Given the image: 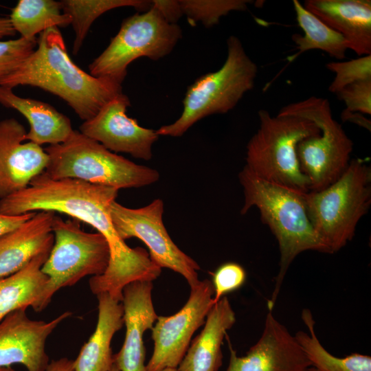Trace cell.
Listing matches in <instances>:
<instances>
[{"label":"cell","instance_id":"ab89813d","mask_svg":"<svg viewBox=\"0 0 371 371\" xmlns=\"http://www.w3.org/2000/svg\"><path fill=\"white\" fill-rule=\"evenodd\" d=\"M162 371H178L177 368H166Z\"/></svg>","mask_w":371,"mask_h":371},{"label":"cell","instance_id":"f546056e","mask_svg":"<svg viewBox=\"0 0 371 371\" xmlns=\"http://www.w3.org/2000/svg\"><path fill=\"white\" fill-rule=\"evenodd\" d=\"M36 41L19 37L0 41V80L16 69L35 49Z\"/></svg>","mask_w":371,"mask_h":371},{"label":"cell","instance_id":"52a82bcc","mask_svg":"<svg viewBox=\"0 0 371 371\" xmlns=\"http://www.w3.org/2000/svg\"><path fill=\"white\" fill-rule=\"evenodd\" d=\"M45 150L49 156L45 172L53 179L71 178L120 190L150 185L159 179L155 169L117 155L78 130L65 142Z\"/></svg>","mask_w":371,"mask_h":371},{"label":"cell","instance_id":"6da1fadb","mask_svg":"<svg viewBox=\"0 0 371 371\" xmlns=\"http://www.w3.org/2000/svg\"><path fill=\"white\" fill-rule=\"evenodd\" d=\"M118 191L76 179H53L44 171L26 188L0 199V214L51 211L92 226L105 238L110 250L108 267L98 281L105 289L118 292L131 282L149 279L155 269L149 253L142 247H130L114 228L110 208Z\"/></svg>","mask_w":371,"mask_h":371},{"label":"cell","instance_id":"1f68e13d","mask_svg":"<svg viewBox=\"0 0 371 371\" xmlns=\"http://www.w3.org/2000/svg\"><path fill=\"white\" fill-rule=\"evenodd\" d=\"M346 104V111L371 114V80L351 84L337 93Z\"/></svg>","mask_w":371,"mask_h":371},{"label":"cell","instance_id":"7402d4cb","mask_svg":"<svg viewBox=\"0 0 371 371\" xmlns=\"http://www.w3.org/2000/svg\"><path fill=\"white\" fill-rule=\"evenodd\" d=\"M98 317L95 329L74 361L75 371H109L113 364L112 338L123 326V306L108 293L96 295Z\"/></svg>","mask_w":371,"mask_h":371},{"label":"cell","instance_id":"8d00e7d4","mask_svg":"<svg viewBox=\"0 0 371 371\" xmlns=\"http://www.w3.org/2000/svg\"><path fill=\"white\" fill-rule=\"evenodd\" d=\"M16 32L13 29L9 18L0 16V39L14 36Z\"/></svg>","mask_w":371,"mask_h":371},{"label":"cell","instance_id":"484cf974","mask_svg":"<svg viewBox=\"0 0 371 371\" xmlns=\"http://www.w3.org/2000/svg\"><path fill=\"white\" fill-rule=\"evenodd\" d=\"M302 319L308 333L300 330L294 336L312 367L319 371H371L370 356L352 353L345 357H337L327 351L317 337L315 321L309 309H303Z\"/></svg>","mask_w":371,"mask_h":371},{"label":"cell","instance_id":"4dcf8cb0","mask_svg":"<svg viewBox=\"0 0 371 371\" xmlns=\"http://www.w3.org/2000/svg\"><path fill=\"white\" fill-rule=\"evenodd\" d=\"M214 304L225 294L240 289L245 282L247 274L244 268L236 262H225L212 273Z\"/></svg>","mask_w":371,"mask_h":371},{"label":"cell","instance_id":"2e32d148","mask_svg":"<svg viewBox=\"0 0 371 371\" xmlns=\"http://www.w3.org/2000/svg\"><path fill=\"white\" fill-rule=\"evenodd\" d=\"M24 126L14 118L0 121V199L26 188L44 172L49 156L41 146L25 141Z\"/></svg>","mask_w":371,"mask_h":371},{"label":"cell","instance_id":"8fae6325","mask_svg":"<svg viewBox=\"0 0 371 371\" xmlns=\"http://www.w3.org/2000/svg\"><path fill=\"white\" fill-rule=\"evenodd\" d=\"M164 210V201L160 199L136 209L124 207L115 201L110 214L114 228L122 240L133 237L141 240L157 265L181 274L192 287L200 281L197 272L200 267L171 239L163 222Z\"/></svg>","mask_w":371,"mask_h":371},{"label":"cell","instance_id":"9a60e30c","mask_svg":"<svg viewBox=\"0 0 371 371\" xmlns=\"http://www.w3.org/2000/svg\"><path fill=\"white\" fill-rule=\"evenodd\" d=\"M71 315L66 311L46 322L30 319L26 309L9 313L0 322V367L19 363L27 371H46L49 363L46 340Z\"/></svg>","mask_w":371,"mask_h":371},{"label":"cell","instance_id":"8992f818","mask_svg":"<svg viewBox=\"0 0 371 371\" xmlns=\"http://www.w3.org/2000/svg\"><path fill=\"white\" fill-rule=\"evenodd\" d=\"M309 219L330 254L350 241L371 204V168L366 160H350L334 183L304 194Z\"/></svg>","mask_w":371,"mask_h":371},{"label":"cell","instance_id":"5b68a950","mask_svg":"<svg viewBox=\"0 0 371 371\" xmlns=\"http://www.w3.org/2000/svg\"><path fill=\"white\" fill-rule=\"evenodd\" d=\"M227 46V58L221 67L201 76L188 87L180 117L156 130L159 136H182L200 120L233 109L254 88L258 73L256 64L237 36H229Z\"/></svg>","mask_w":371,"mask_h":371},{"label":"cell","instance_id":"74e56055","mask_svg":"<svg viewBox=\"0 0 371 371\" xmlns=\"http://www.w3.org/2000/svg\"><path fill=\"white\" fill-rule=\"evenodd\" d=\"M0 371H16L11 366H2L0 367Z\"/></svg>","mask_w":371,"mask_h":371},{"label":"cell","instance_id":"83f0119b","mask_svg":"<svg viewBox=\"0 0 371 371\" xmlns=\"http://www.w3.org/2000/svg\"><path fill=\"white\" fill-rule=\"evenodd\" d=\"M253 1L248 0H181L183 14L190 24L201 22L205 27H212L220 19L233 11H245Z\"/></svg>","mask_w":371,"mask_h":371},{"label":"cell","instance_id":"30bf717a","mask_svg":"<svg viewBox=\"0 0 371 371\" xmlns=\"http://www.w3.org/2000/svg\"><path fill=\"white\" fill-rule=\"evenodd\" d=\"M54 243L41 271L48 277L39 311L59 289L73 286L87 276L103 274L108 267L110 250L100 233L81 229L78 220L64 221L55 216L52 223Z\"/></svg>","mask_w":371,"mask_h":371},{"label":"cell","instance_id":"60d3db41","mask_svg":"<svg viewBox=\"0 0 371 371\" xmlns=\"http://www.w3.org/2000/svg\"><path fill=\"white\" fill-rule=\"evenodd\" d=\"M308 371H319L317 370L316 368H313V367H311Z\"/></svg>","mask_w":371,"mask_h":371},{"label":"cell","instance_id":"d6a6232c","mask_svg":"<svg viewBox=\"0 0 371 371\" xmlns=\"http://www.w3.org/2000/svg\"><path fill=\"white\" fill-rule=\"evenodd\" d=\"M152 5L157 8L164 19L170 23H176L183 14L179 1H152Z\"/></svg>","mask_w":371,"mask_h":371},{"label":"cell","instance_id":"603a6c76","mask_svg":"<svg viewBox=\"0 0 371 371\" xmlns=\"http://www.w3.org/2000/svg\"><path fill=\"white\" fill-rule=\"evenodd\" d=\"M50 251L38 254L19 271L0 280V321L16 310L30 306L39 312L48 282L41 268Z\"/></svg>","mask_w":371,"mask_h":371},{"label":"cell","instance_id":"836d02e7","mask_svg":"<svg viewBox=\"0 0 371 371\" xmlns=\"http://www.w3.org/2000/svg\"><path fill=\"white\" fill-rule=\"evenodd\" d=\"M36 213L33 212L18 216H8L0 214V238L21 226L33 217Z\"/></svg>","mask_w":371,"mask_h":371},{"label":"cell","instance_id":"4fadbf2b","mask_svg":"<svg viewBox=\"0 0 371 371\" xmlns=\"http://www.w3.org/2000/svg\"><path fill=\"white\" fill-rule=\"evenodd\" d=\"M130 105L127 95L123 93L117 95L94 117L84 121L79 131L115 153H125L149 160L153 156V145L159 135L156 130L141 126L137 120L127 115Z\"/></svg>","mask_w":371,"mask_h":371},{"label":"cell","instance_id":"f35d334b","mask_svg":"<svg viewBox=\"0 0 371 371\" xmlns=\"http://www.w3.org/2000/svg\"><path fill=\"white\" fill-rule=\"evenodd\" d=\"M109 371H120V370L117 368V367L116 366V365L113 363L111 368L110 369Z\"/></svg>","mask_w":371,"mask_h":371},{"label":"cell","instance_id":"44dd1931","mask_svg":"<svg viewBox=\"0 0 371 371\" xmlns=\"http://www.w3.org/2000/svg\"><path fill=\"white\" fill-rule=\"evenodd\" d=\"M0 104L15 109L27 119L30 130L25 135V141L39 146L56 145L65 142L74 131L69 118L49 104L20 97L12 89L1 85Z\"/></svg>","mask_w":371,"mask_h":371},{"label":"cell","instance_id":"d6986e66","mask_svg":"<svg viewBox=\"0 0 371 371\" xmlns=\"http://www.w3.org/2000/svg\"><path fill=\"white\" fill-rule=\"evenodd\" d=\"M55 216L51 211L36 212L0 238V280L19 271L38 254L52 250Z\"/></svg>","mask_w":371,"mask_h":371},{"label":"cell","instance_id":"5bb4252c","mask_svg":"<svg viewBox=\"0 0 371 371\" xmlns=\"http://www.w3.org/2000/svg\"><path fill=\"white\" fill-rule=\"evenodd\" d=\"M229 350L226 371H308L312 365L288 329L269 311L262 333L245 356H238L227 336Z\"/></svg>","mask_w":371,"mask_h":371},{"label":"cell","instance_id":"cb8c5ba5","mask_svg":"<svg viewBox=\"0 0 371 371\" xmlns=\"http://www.w3.org/2000/svg\"><path fill=\"white\" fill-rule=\"evenodd\" d=\"M293 5L296 21L304 34H294L291 36L297 52L289 56L288 61L291 63L302 54L312 49L322 50L338 60L344 59L349 49L344 36L307 10L298 0H293Z\"/></svg>","mask_w":371,"mask_h":371},{"label":"cell","instance_id":"7a4b0ae2","mask_svg":"<svg viewBox=\"0 0 371 371\" xmlns=\"http://www.w3.org/2000/svg\"><path fill=\"white\" fill-rule=\"evenodd\" d=\"M0 85L12 89L24 85L38 87L60 98L84 121L122 93V85L94 77L72 61L58 27L41 32L35 49L0 80Z\"/></svg>","mask_w":371,"mask_h":371},{"label":"cell","instance_id":"f1b7e54d","mask_svg":"<svg viewBox=\"0 0 371 371\" xmlns=\"http://www.w3.org/2000/svg\"><path fill=\"white\" fill-rule=\"evenodd\" d=\"M326 67L335 74L328 87L333 93L337 94L355 82L371 80V54L347 61L330 62Z\"/></svg>","mask_w":371,"mask_h":371},{"label":"cell","instance_id":"e0dca14e","mask_svg":"<svg viewBox=\"0 0 371 371\" xmlns=\"http://www.w3.org/2000/svg\"><path fill=\"white\" fill-rule=\"evenodd\" d=\"M153 286L150 281H136L123 289L126 335L122 348L113 355V363L120 371H146L143 336L158 317L152 300Z\"/></svg>","mask_w":371,"mask_h":371},{"label":"cell","instance_id":"4316f807","mask_svg":"<svg viewBox=\"0 0 371 371\" xmlns=\"http://www.w3.org/2000/svg\"><path fill=\"white\" fill-rule=\"evenodd\" d=\"M62 10L71 18V25L75 38L73 53L77 54L95 19L113 9L133 7L140 12H146L152 6V1L142 0H62Z\"/></svg>","mask_w":371,"mask_h":371},{"label":"cell","instance_id":"3957f363","mask_svg":"<svg viewBox=\"0 0 371 371\" xmlns=\"http://www.w3.org/2000/svg\"><path fill=\"white\" fill-rule=\"evenodd\" d=\"M238 178L244 192L240 214H245L251 207H256L261 220L270 228L278 243L279 271L267 302L269 311H272L288 269L295 257L306 251L327 254L330 251L309 219L306 193L260 179L245 167L240 172Z\"/></svg>","mask_w":371,"mask_h":371},{"label":"cell","instance_id":"ffe728a7","mask_svg":"<svg viewBox=\"0 0 371 371\" xmlns=\"http://www.w3.org/2000/svg\"><path fill=\"white\" fill-rule=\"evenodd\" d=\"M235 322V313L224 296L211 308L203 330L190 343L177 370L218 371L222 366L223 339Z\"/></svg>","mask_w":371,"mask_h":371},{"label":"cell","instance_id":"9c48e42d","mask_svg":"<svg viewBox=\"0 0 371 371\" xmlns=\"http://www.w3.org/2000/svg\"><path fill=\"white\" fill-rule=\"evenodd\" d=\"M181 36V27L166 21L152 5L123 21L109 45L89 65V74L122 85L133 61L142 57L154 60L165 57Z\"/></svg>","mask_w":371,"mask_h":371},{"label":"cell","instance_id":"d590c367","mask_svg":"<svg viewBox=\"0 0 371 371\" xmlns=\"http://www.w3.org/2000/svg\"><path fill=\"white\" fill-rule=\"evenodd\" d=\"M341 118L344 121H350L370 130V121L361 113L348 112L344 110L341 113Z\"/></svg>","mask_w":371,"mask_h":371},{"label":"cell","instance_id":"ba28073f","mask_svg":"<svg viewBox=\"0 0 371 371\" xmlns=\"http://www.w3.org/2000/svg\"><path fill=\"white\" fill-rule=\"evenodd\" d=\"M278 113L308 119L319 128V134L303 139L297 146L300 167L309 181L310 191L324 189L338 179L349 165L353 143L333 118L329 101L311 96L282 107Z\"/></svg>","mask_w":371,"mask_h":371},{"label":"cell","instance_id":"d4e9b609","mask_svg":"<svg viewBox=\"0 0 371 371\" xmlns=\"http://www.w3.org/2000/svg\"><path fill=\"white\" fill-rule=\"evenodd\" d=\"M16 32L30 41L50 27H64L71 23V16L62 10L60 1L19 0L8 17Z\"/></svg>","mask_w":371,"mask_h":371},{"label":"cell","instance_id":"ac0fdd59","mask_svg":"<svg viewBox=\"0 0 371 371\" xmlns=\"http://www.w3.org/2000/svg\"><path fill=\"white\" fill-rule=\"evenodd\" d=\"M304 7L342 35L349 49L371 54L370 0H306Z\"/></svg>","mask_w":371,"mask_h":371},{"label":"cell","instance_id":"277c9868","mask_svg":"<svg viewBox=\"0 0 371 371\" xmlns=\"http://www.w3.org/2000/svg\"><path fill=\"white\" fill-rule=\"evenodd\" d=\"M260 126L247 145L246 165L252 174L265 181L300 192L310 191V183L301 171L297 154L298 143L316 135L317 124L304 117L258 111Z\"/></svg>","mask_w":371,"mask_h":371},{"label":"cell","instance_id":"7c38bea8","mask_svg":"<svg viewBox=\"0 0 371 371\" xmlns=\"http://www.w3.org/2000/svg\"><path fill=\"white\" fill-rule=\"evenodd\" d=\"M211 280L205 279L190 287L186 304L170 316H158L150 329L154 341L153 355L146 371L177 368L191 343L194 332L202 326L213 302Z\"/></svg>","mask_w":371,"mask_h":371},{"label":"cell","instance_id":"e575fe53","mask_svg":"<svg viewBox=\"0 0 371 371\" xmlns=\"http://www.w3.org/2000/svg\"><path fill=\"white\" fill-rule=\"evenodd\" d=\"M46 371H75L74 361L66 357L49 362Z\"/></svg>","mask_w":371,"mask_h":371}]
</instances>
